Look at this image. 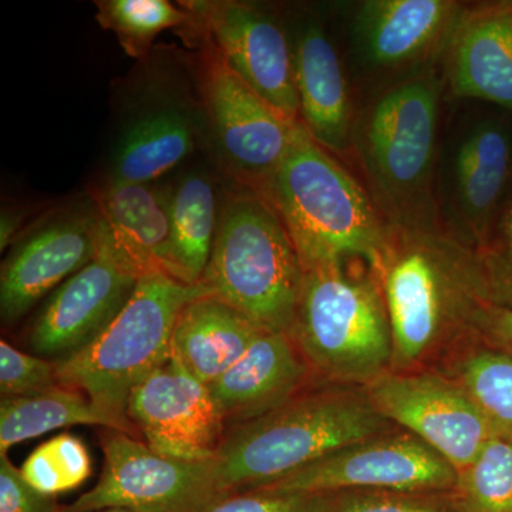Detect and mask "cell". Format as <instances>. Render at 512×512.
I'll return each mask as SVG.
<instances>
[{"label": "cell", "instance_id": "cell-1", "mask_svg": "<svg viewBox=\"0 0 512 512\" xmlns=\"http://www.w3.org/2000/svg\"><path fill=\"white\" fill-rule=\"evenodd\" d=\"M375 272L392 328L393 366L413 365L446 333L474 329L485 302L476 256L440 227L389 225Z\"/></svg>", "mask_w": 512, "mask_h": 512}, {"label": "cell", "instance_id": "cell-2", "mask_svg": "<svg viewBox=\"0 0 512 512\" xmlns=\"http://www.w3.org/2000/svg\"><path fill=\"white\" fill-rule=\"evenodd\" d=\"M285 225L303 271L362 259L373 271L387 228L372 195L301 123L281 167L261 191Z\"/></svg>", "mask_w": 512, "mask_h": 512}, {"label": "cell", "instance_id": "cell-3", "mask_svg": "<svg viewBox=\"0 0 512 512\" xmlns=\"http://www.w3.org/2000/svg\"><path fill=\"white\" fill-rule=\"evenodd\" d=\"M366 392L296 394L272 412L229 427L212 460L222 494L254 490L340 448L387 433Z\"/></svg>", "mask_w": 512, "mask_h": 512}, {"label": "cell", "instance_id": "cell-4", "mask_svg": "<svg viewBox=\"0 0 512 512\" xmlns=\"http://www.w3.org/2000/svg\"><path fill=\"white\" fill-rule=\"evenodd\" d=\"M439 110V82L424 74L390 87L357 121V153L387 225L439 227L433 197Z\"/></svg>", "mask_w": 512, "mask_h": 512}, {"label": "cell", "instance_id": "cell-5", "mask_svg": "<svg viewBox=\"0 0 512 512\" xmlns=\"http://www.w3.org/2000/svg\"><path fill=\"white\" fill-rule=\"evenodd\" d=\"M305 271L285 225L255 191L228 195L201 284L269 332L292 330Z\"/></svg>", "mask_w": 512, "mask_h": 512}, {"label": "cell", "instance_id": "cell-6", "mask_svg": "<svg viewBox=\"0 0 512 512\" xmlns=\"http://www.w3.org/2000/svg\"><path fill=\"white\" fill-rule=\"evenodd\" d=\"M289 336L309 369L330 380L366 386L386 373L393 336L376 272L348 261L305 271Z\"/></svg>", "mask_w": 512, "mask_h": 512}, {"label": "cell", "instance_id": "cell-7", "mask_svg": "<svg viewBox=\"0 0 512 512\" xmlns=\"http://www.w3.org/2000/svg\"><path fill=\"white\" fill-rule=\"evenodd\" d=\"M205 295L211 292L201 282L184 285L164 275L138 279L130 301L99 338L56 362L60 384L83 393L104 412L128 420L134 387L170 359L181 309Z\"/></svg>", "mask_w": 512, "mask_h": 512}, {"label": "cell", "instance_id": "cell-8", "mask_svg": "<svg viewBox=\"0 0 512 512\" xmlns=\"http://www.w3.org/2000/svg\"><path fill=\"white\" fill-rule=\"evenodd\" d=\"M100 443L104 466L99 481L64 511L201 512L224 495L212 461L164 457L144 441L111 429L101 430Z\"/></svg>", "mask_w": 512, "mask_h": 512}, {"label": "cell", "instance_id": "cell-9", "mask_svg": "<svg viewBox=\"0 0 512 512\" xmlns=\"http://www.w3.org/2000/svg\"><path fill=\"white\" fill-rule=\"evenodd\" d=\"M456 468L412 433H384L340 448L254 490L333 494L342 491L451 493Z\"/></svg>", "mask_w": 512, "mask_h": 512}, {"label": "cell", "instance_id": "cell-10", "mask_svg": "<svg viewBox=\"0 0 512 512\" xmlns=\"http://www.w3.org/2000/svg\"><path fill=\"white\" fill-rule=\"evenodd\" d=\"M201 90L225 168L261 194L291 147L296 124L272 109L204 39Z\"/></svg>", "mask_w": 512, "mask_h": 512}, {"label": "cell", "instance_id": "cell-11", "mask_svg": "<svg viewBox=\"0 0 512 512\" xmlns=\"http://www.w3.org/2000/svg\"><path fill=\"white\" fill-rule=\"evenodd\" d=\"M365 392L380 416L424 441L457 473L498 436L463 387L444 377L386 372Z\"/></svg>", "mask_w": 512, "mask_h": 512}, {"label": "cell", "instance_id": "cell-12", "mask_svg": "<svg viewBox=\"0 0 512 512\" xmlns=\"http://www.w3.org/2000/svg\"><path fill=\"white\" fill-rule=\"evenodd\" d=\"M511 170L512 137L503 123L483 119L464 126L448 148L439 180L443 231L477 251L503 210Z\"/></svg>", "mask_w": 512, "mask_h": 512}, {"label": "cell", "instance_id": "cell-13", "mask_svg": "<svg viewBox=\"0 0 512 512\" xmlns=\"http://www.w3.org/2000/svg\"><path fill=\"white\" fill-rule=\"evenodd\" d=\"M191 28L289 123H301L295 59L284 29L264 10L244 2H188Z\"/></svg>", "mask_w": 512, "mask_h": 512}, {"label": "cell", "instance_id": "cell-14", "mask_svg": "<svg viewBox=\"0 0 512 512\" xmlns=\"http://www.w3.org/2000/svg\"><path fill=\"white\" fill-rule=\"evenodd\" d=\"M127 417L151 450L188 463L214 460L228 430L208 384L191 375L173 353L134 387Z\"/></svg>", "mask_w": 512, "mask_h": 512}, {"label": "cell", "instance_id": "cell-15", "mask_svg": "<svg viewBox=\"0 0 512 512\" xmlns=\"http://www.w3.org/2000/svg\"><path fill=\"white\" fill-rule=\"evenodd\" d=\"M137 282L100 237L93 261L60 285L37 313L26 336L30 352L62 362L87 348L130 301Z\"/></svg>", "mask_w": 512, "mask_h": 512}, {"label": "cell", "instance_id": "cell-16", "mask_svg": "<svg viewBox=\"0 0 512 512\" xmlns=\"http://www.w3.org/2000/svg\"><path fill=\"white\" fill-rule=\"evenodd\" d=\"M99 238L94 211L53 218L20 239L2 265V322H16L90 264L99 251Z\"/></svg>", "mask_w": 512, "mask_h": 512}, {"label": "cell", "instance_id": "cell-17", "mask_svg": "<svg viewBox=\"0 0 512 512\" xmlns=\"http://www.w3.org/2000/svg\"><path fill=\"white\" fill-rule=\"evenodd\" d=\"M464 12L450 0H367L353 20V45L370 69H403L448 46Z\"/></svg>", "mask_w": 512, "mask_h": 512}, {"label": "cell", "instance_id": "cell-18", "mask_svg": "<svg viewBox=\"0 0 512 512\" xmlns=\"http://www.w3.org/2000/svg\"><path fill=\"white\" fill-rule=\"evenodd\" d=\"M101 241L138 279L168 275L170 194L150 184L107 181L94 191Z\"/></svg>", "mask_w": 512, "mask_h": 512}, {"label": "cell", "instance_id": "cell-19", "mask_svg": "<svg viewBox=\"0 0 512 512\" xmlns=\"http://www.w3.org/2000/svg\"><path fill=\"white\" fill-rule=\"evenodd\" d=\"M309 370L291 336L261 330L247 352L208 387L229 429L291 400Z\"/></svg>", "mask_w": 512, "mask_h": 512}, {"label": "cell", "instance_id": "cell-20", "mask_svg": "<svg viewBox=\"0 0 512 512\" xmlns=\"http://www.w3.org/2000/svg\"><path fill=\"white\" fill-rule=\"evenodd\" d=\"M447 49L454 96L488 101L512 113V3L466 9Z\"/></svg>", "mask_w": 512, "mask_h": 512}, {"label": "cell", "instance_id": "cell-21", "mask_svg": "<svg viewBox=\"0 0 512 512\" xmlns=\"http://www.w3.org/2000/svg\"><path fill=\"white\" fill-rule=\"evenodd\" d=\"M293 59L303 128L320 147L343 153L352 133L349 87L338 52L318 23L299 32Z\"/></svg>", "mask_w": 512, "mask_h": 512}, {"label": "cell", "instance_id": "cell-22", "mask_svg": "<svg viewBox=\"0 0 512 512\" xmlns=\"http://www.w3.org/2000/svg\"><path fill=\"white\" fill-rule=\"evenodd\" d=\"M261 330L221 299L200 296L181 309L171 338V353L191 375L210 384L247 352Z\"/></svg>", "mask_w": 512, "mask_h": 512}, {"label": "cell", "instance_id": "cell-23", "mask_svg": "<svg viewBox=\"0 0 512 512\" xmlns=\"http://www.w3.org/2000/svg\"><path fill=\"white\" fill-rule=\"evenodd\" d=\"M194 146L195 128L190 114L178 107L148 111L121 136L109 180L151 184L190 156Z\"/></svg>", "mask_w": 512, "mask_h": 512}, {"label": "cell", "instance_id": "cell-24", "mask_svg": "<svg viewBox=\"0 0 512 512\" xmlns=\"http://www.w3.org/2000/svg\"><path fill=\"white\" fill-rule=\"evenodd\" d=\"M171 241L168 275L184 285L200 284L210 264L220 211L211 178L195 171L170 192Z\"/></svg>", "mask_w": 512, "mask_h": 512}, {"label": "cell", "instance_id": "cell-25", "mask_svg": "<svg viewBox=\"0 0 512 512\" xmlns=\"http://www.w3.org/2000/svg\"><path fill=\"white\" fill-rule=\"evenodd\" d=\"M77 424L123 431L130 436L136 434V427L130 420L104 412L83 393L60 384L35 396L2 397L0 456H8L10 448L23 441Z\"/></svg>", "mask_w": 512, "mask_h": 512}, {"label": "cell", "instance_id": "cell-26", "mask_svg": "<svg viewBox=\"0 0 512 512\" xmlns=\"http://www.w3.org/2000/svg\"><path fill=\"white\" fill-rule=\"evenodd\" d=\"M450 497L456 512H512V439L488 441L458 473Z\"/></svg>", "mask_w": 512, "mask_h": 512}, {"label": "cell", "instance_id": "cell-27", "mask_svg": "<svg viewBox=\"0 0 512 512\" xmlns=\"http://www.w3.org/2000/svg\"><path fill=\"white\" fill-rule=\"evenodd\" d=\"M96 20L116 35L124 52L144 59L164 30L190 26L191 15L168 0H99Z\"/></svg>", "mask_w": 512, "mask_h": 512}, {"label": "cell", "instance_id": "cell-28", "mask_svg": "<svg viewBox=\"0 0 512 512\" xmlns=\"http://www.w3.org/2000/svg\"><path fill=\"white\" fill-rule=\"evenodd\" d=\"M460 384L500 436L512 439V355L481 350L467 357Z\"/></svg>", "mask_w": 512, "mask_h": 512}, {"label": "cell", "instance_id": "cell-29", "mask_svg": "<svg viewBox=\"0 0 512 512\" xmlns=\"http://www.w3.org/2000/svg\"><path fill=\"white\" fill-rule=\"evenodd\" d=\"M20 471L37 491L56 497L80 487L92 476V457L82 439L64 433L40 444Z\"/></svg>", "mask_w": 512, "mask_h": 512}, {"label": "cell", "instance_id": "cell-30", "mask_svg": "<svg viewBox=\"0 0 512 512\" xmlns=\"http://www.w3.org/2000/svg\"><path fill=\"white\" fill-rule=\"evenodd\" d=\"M474 256L485 302L512 309V197Z\"/></svg>", "mask_w": 512, "mask_h": 512}, {"label": "cell", "instance_id": "cell-31", "mask_svg": "<svg viewBox=\"0 0 512 512\" xmlns=\"http://www.w3.org/2000/svg\"><path fill=\"white\" fill-rule=\"evenodd\" d=\"M60 386L57 363L0 342V394L28 397Z\"/></svg>", "mask_w": 512, "mask_h": 512}, {"label": "cell", "instance_id": "cell-32", "mask_svg": "<svg viewBox=\"0 0 512 512\" xmlns=\"http://www.w3.org/2000/svg\"><path fill=\"white\" fill-rule=\"evenodd\" d=\"M328 512H456L450 493L342 491L330 494Z\"/></svg>", "mask_w": 512, "mask_h": 512}, {"label": "cell", "instance_id": "cell-33", "mask_svg": "<svg viewBox=\"0 0 512 512\" xmlns=\"http://www.w3.org/2000/svg\"><path fill=\"white\" fill-rule=\"evenodd\" d=\"M330 494L237 491L221 495L201 512H328Z\"/></svg>", "mask_w": 512, "mask_h": 512}, {"label": "cell", "instance_id": "cell-34", "mask_svg": "<svg viewBox=\"0 0 512 512\" xmlns=\"http://www.w3.org/2000/svg\"><path fill=\"white\" fill-rule=\"evenodd\" d=\"M60 511L55 497L37 491L8 456H0V512Z\"/></svg>", "mask_w": 512, "mask_h": 512}, {"label": "cell", "instance_id": "cell-35", "mask_svg": "<svg viewBox=\"0 0 512 512\" xmlns=\"http://www.w3.org/2000/svg\"><path fill=\"white\" fill-rule=\"evenodd\" d=\"M474 329L483 333L493 343V348L512 355V309L484 302L474 319Z\"/></svg>", "mask_w": 512, "mask_h": 512}, {"label": "cell", "instance_id": "cell-36", "mask_svg": "<svg viewBox=\"0 0 512 512\" xmlns=\"http://www.w3.org/2000/svg\"><path fill=\"white\" fill-rule=\"evenodd\" d=\"M60 512H66V511H64L62 508V511H60ZM97 512H136V511L123 510V508H110V510H101V511H97Z\"/></svg>", "mask_w": 512, "mask_h": 512}]
</instances>
